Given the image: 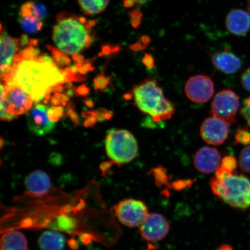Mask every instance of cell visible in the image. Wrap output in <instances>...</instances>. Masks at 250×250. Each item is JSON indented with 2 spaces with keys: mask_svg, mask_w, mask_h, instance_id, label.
Masks as SVG:
<instances>
[{
  "mask_svg": "<svg viewBox=\"0 0 250 250\" xmlns=\"http://www.w3.org/2000/svg\"><path fill=\"white\" fill-rule=\"evenodd\" d=\"M65 83L68 81L64 69H59L49 56L24 59L20 52L11 73L1 83L20 87L34 102H39L49 99L52 89Z\"/></svg>",
  "mask_w": 250,
  "mask_h": 250,
  "instance_id": "cell-1",
  "label": "cell"
},
{
  "mask_svg": "<svg viewBox=\"0 0 250 250\" xmlns=\"http://www.w3.org/2000/svg\"><path fill=\"white\" fill-rule=\"evenodd\" d=\"M96 24V20L87 21L68 12H59L53 28V41L59 51L65 54H78L92 45L91 29Z\"/></svg>",
  "mask_w": 250,
  "mask_h": 250,
  "instance_id": "cell-2",
  "label": "cell"
},
{
  "mask_svg": "<svg viewBox=\"0 0 250 250\" xmlns=\"http://www.w3.org/2000/svg\"><path fill=\"white\" fill-rule=\"evenodd\" d=\"M132 93L137 108L156 123L169 120L174 114L173 103L166 99L154 78H146L134 87Z\"/></svg>",
  "mask_w": 250,
  "mask_h": 250,
  "instance_id": "cell-3",
  "label": "cell"
},
{
  "mask_svg": "<svg viewBox=\"0 0 250 250\" xmlns=\"http://www.w3.org/2000/svg\"><path fill=\"white\" fill-rule=\"evenodd\" d=\"M212 192L233 208H250V180L243 174L217 170L210 180Z\"/></svg>",
  "mask_w": 250,
  "mask_h": 250,
  "instance_id": "cell-4",
  "label": "cell"
},
{
  "mask_svg": "<svg viewBox=\"0 0 250 250\" xmlns=\"http://www.w3.org/2000/svg\"><path fill=\"white\" fill-rule=\"evenodd\" d=\"M107 155L115 164L129 163L136 157L139 151L137 140L129 131L111 130L105 140Z\"/></svg>",
  "mask_w": 250,
  "mask_h": 250,
  "instance_id": "cell-5",
  "label": "cell"
},
{
  "mask_svg": "<svg viewBox=\"0 0 250 250\" xmlns=\"http://www.w3.org/2000/svg\"><path fill=\"white\" fill-rule=\"evenodd\" d=\"M33 99L21 87L11 85L1 86V120L11 121L27 113L33 107Z\"/></svg>",
  "mask_w": 250,
  "mask_h": 250,
  "instance_id": "cell-6",
  "label": "cell"
},
{
  "mask_svg": "<svg viewBox=\"0 0 250 250\" xmlns=\"http://www.w3.org/2000/svg\"><path fill=\"white\" fill-rule=\"evenodd\" d=\"M112 211L119 221L128 227H139L149 214L145 203L134 199L120 201Z\"/></svg>",
  "mask_w": 250,
  "mask_h": 250,
  "instance_id": "cell-7",
  "label": "cell"
},
{
  "mask_svg": "<svg viewBox=\"0 0 250 250\" xmlns=\"http://www.w3.org/2000/svg\"><path fill=\"white\" fill-rule=\"evenodd\" d=\"M240 107L239 96L232 90H221L214 97L210 113L229 124L235 123L236 115Z\"/></svg>",
  "mask_w": 250,
  "mask_h": 250,
  "instance_id": "cell-8",
  "label": "cell"
},
{
  "mask_svg": "<svg viewBox=\"0 0 250 250\" xmlns=\"http://www.w3.org/2000/svg\"><path fill=\"white\" fill-rule=\"evenodd\" d=\"M187 98L190 101L202 104L210 101L214 93V83L205 75H197L189 78L185 86Z\"/></svg>",
  "mask_w": 250,
  "mask_h": 250,
  "instance_id": "cell-9",
  "label": "cell"
},
{
  "mask_svg": "<svg viewBox=\"0 0 250 250\" xmlns=\"http://www.w3.org/2000/svg\"><path fill=\"white\" fill-rule=\"evenodd\" d=\"M139 228L141 236L149 242L161 241L170 230L168 222L159 213H149Z\"/></svg>",
  "mask_w": 250,
  "mask_h": 250,
  "instance_id": "cell-10",
  "label": "cell"
},
{
  "mask_svg": "<svg viewBox=\"0 0 250 250\" xmlns=\"http://www.w3.org/2000/svg\"><path fill=\"white\" fill-rule=\"evenodd\" d=\"M229 124L220 118L209 117L203 121L201 127V136L209 145H223L229 135Z\"/></svg>",
  "mask_w": 250,
  "mask_h": 250,
  "instance_id": "cell-11",
  "label": "cell"
},
{
  "mask_svg": "<svg viewBox=\"0 0 250 250\" xmlns=\"http://www.w3.org/2000/svg\"><path fill=\"white\" fill-rule=\"evenodd\" d=\"M48 111L47 106L37 104L27 112L28 127L31 133L37 136H43L54 129L55 123L50 120Z\"/></svg>",
  "mask_w": 250,
  "mask_h": 250,
  "instance_id": "cell-12",
  "label": "cell"
},
{
  "mask_svg": "<svg viewBox=\"0 0 250 250\" xmlns=\"http://www.w3.org/2000/svg\"><path fill=\"white\" fill-rule=\"evenodd\" d=\"M0 47L1 78V81H3L11 73L15 58L21 51L20 39L9 36L6 31H3L1 29Z\"/></svg>",
  "mask_w": 250,
  "mask_h": 250,
  "instance_id": "cell-13",
  "label": "cell"
},
{
  "mask_svg": "<svg viewBox=\"0 0 250 250\" xmlns=\"http://www.w3.org/2000/svg\"><path fill=\"white\" fill-rule=\"evenodd\" d=\"M27 194L34 198H45L53 191L51 179L45 172L37 170L26 177L24 181Z\"/></svg>",
  "mask_w": 250,
  "mask_h": 250,
  "instance_id": "cell-14",
  "label": "cell"
},
{
  "mask_svg": "<svg viewBox=\"0 0 250 250\" xmlns=\"http://www.w3.org/2000/svg\"><path fill=\"white\" fill-rule=\"evenodd\" d=\"M220 152L214 148L203 146L196 153L193 164L197 170L205 174L215 173L221 164Z\"/></svg>",
  "mask_w": 250,
  "mask_h": 250,
  "instance_id": "cell-15",
  "label": "cell"
},
{
  "mask_svg": "<svg viewBox=\"0 0 250 250\" xmlns=\"http://www.w3.org/2000/svg\"><path fill=\"white\" fill-rule=\"evenodd\" d=\"M211 58L215 67L226 74L237 73L243 65L238 56L227 50L214 52Z\"/></svg>",
  "mask_w": 250,
  "mask_h": 250,
  "instance_id": "cell-16",
  "label": "cell"
},
{
  "mask_svg": "<svg viewBox=\"0 0 250 250\" xmlns=\"http://www.w3.org/2000/svg\"><path fill=\"white\" fill-rule=\"evenodd\" d=\"M226 23L228 30L233 35L245 36L250 29V15L243 9H233L228 14Z\"/></svg>",
  "mask_w": 250,
  "mask_h": 250,
  "instance_id": "cell-17",
  "label": "cell"
},
{
  "mask_svg": "<svg viewBox=\"0 0 250 250\" xmlns=\"http://www.w3.org/2000/svg\"><path fill=\"white\" fill-rule=\"evenodd\" d=\"M1 250H28L26 237L18 230H11L2 234L0 242Z\"/></svg>",
  "mask_w": 250,
  "mask_h": 250,
  "instance_id": "cell-18",
  "label": "cell"
},
{
  "mask_svg": "<svg viewBox=\"0 0 250 250\" xmlns=\"http://www.w3.org/2000/svg\"><path fill=\"white\" fill-rule=\"evenodd\" d=\"M38 243L42 250H62L65 246V239L60 233L48 230L41 234Z\"/></svg>",
  "mask_w": 250,
  "mask_h": 250,
  "instance_id": "cell-19",
  "label": "cell"
},
{
  "mask_svg": "<svg viewBox=\"0 0 250 250\" xmlns=\"http://www.w3.org/2000/svg\"><path fill=\"white\" fill-rule=\"evenodd\" d=\"M78 1L84 14L93 15L104 11L109 0H78Z\"/></svg>",
  "mask_w": 250,
  "mask_h": 250,
  "instance_id": "cell-20",
  "label": "cell"
},
{
  "mask_svg": "<svg viewBox=\"0 0 250 250\" xmlns=\"http://www.w3.org/2000/svg\"><path fill=\"white\" fill-rule=\"evenodd\" d=\"M49 226L54 229L71 232L77 229V222L67 215L61 214L56 217Z\"/></svg>",
  "mask_w": 250,
  "mask_h": 250,
  "instance_id": "cell-21",
  "label": "cell"
},
{
  "mask_svg": "<svg viewBox=\"0 0 250 250\" xmlns=\"http://www.w3.org/2000/svg\"><path fill=\"white\" fill-rule=\"evenodd\" d=\"M20 23L24 31L29 33H34L42 29V21L36 17H20Z\"/></svg>",
  "mask_w": 250,
  "mask_h": 250,
  "instance_id": "cell-22",
  "label": "cell"
},
{
  "mask_svg": "<svg viewBox=\"0 0 250 250\" xmlns=\"http://www.w3.org/2000/svg\"><path fill=\"white\" fill-rule=\"evenodd\" d=\"M47 48L51 51L56 64L61 67L68 66L70 65L71 59L64 53L59 51L58 48L52 46L47 45Z\"/></svg>",
  "mask_w": 250,
  "mask_h": 250,
  "instance_id": "cell-23",
  "label": "cell"
},
{
  "mask_svg": "<svg viewBox=\"0 0 250 250\" xmlns=\"http://www.w3.org/2000/svg\"><path fill=\"white\" fill-rule=\"evenodd\" d=\"M237 165V161L235 158L230 155L226 156L222 159L220 167L218 170L228 173H235Z\"/></svg>",
  "mask_w": 250,
  "mask_h": 250,
  "instance_id": "cell-24",
  "label": "cell"
},
{
  "mask_svg": "<svg viewBox=\"0 0 250 250\" xmlns=\"http://www.w3.org/2000/svg\"><path fill=\"white\" fill-rule=\"evenodd\" d=\"M239 165L243 171L250 173V146H247L240 153Z\"/></svg>",
  "mask_w": 250,
  "mask_h": 250,
  "instance_id": "cell-25",
  "label": "cell"
},
{
  "mask_svg": "<svg viewBox=\"0 0 250 250\" xmlns=\"http://www.w3.org/2000/svg\"><path fill=\"white\" fill-rule=\"evenodd\" d=\"M152 173L158 186H163L168 183L167 171L165 168L157 167L153 168Z\"/></svg>",
  "mask_w": 250,
  "mask_h": 250,
  "instance_id": "cell-26",
  "label": "cell"
},
{
  "mask_svg": "<svg viewBox=\"0 0 250 250\" xmlns=\"http://www.w3.org/2000/svg\"><path fill=\"white\" fill-rule=\"evenodd\" d=\"M234 141L236 144L250 146V132L248 130L239 128L234 136Z\"/></svg>",
  "mask_w": 250,
  "mask_h": 250,
  "instance_id": "cell-27",
  "label": "cell"
},
{
  "mask_svg": "<svg viewBox=\"0 0 250 250\" xmlns=\"http://www.w3.org/2000/svg\"><path fill=\"white\" fill-rule=\"evenodd\" d=\"M130 23L133 27L138 28L142 22L143 15L139 9H135L129 12Z\"/></svg>",
  "mask_w": 250,
  "mask_h": 250,
  "instance_id": "cell-28",
  "label": "cell"
},
{
  "mask_svg": "<svg viewBox=\"0 0 250 250\" xmlns=\"http://www.w3.org/2000/svg\"><path fill=\"white\" fill-rule=\"evenodd\" d=\"M62 113H63V108L62 107L55 106V107L49 108V117L53 123H55V122L59 121L62 116Z\"/></svg>",
  "mask_w": 250,
  "mask_h": 250,
  "instance_id": "cell-29",
  "label": "cell"
},
{
  "mask_svg": "<svg viewBox=\"0 0 250 250\" xmlns=\"http://www.w3.org/2000/svg\"><path fill=\"white\" fill-rule=\"evenodd\" d=\"M33 13L34 17L43 20L46 15V9L44 5L40 3L33 2Z\"/></svg>",
  "mask_w": 250,
  "mask_h": 250,
  "instance_id": "cell-30",
  "label": "cell"
},
{
  "mask_svg": "<svg viewBox=\"0 0 250 250\" xmlns=\"http://www.w3.org/2000/svg\"><path fill=\"white\" fill-rule=\"evenodd\" d=\"M109 78L106 77L104 75H99L94 81L96 89L102 90L106 88L109 83Z\"/></svg>",
  "mask_w": 250,
  "mask_h": 250,
  "instance_id": "cell-31",
  "label": "cell"
},
{
  "mask_svg": "<svg viewBox=\"0 0 250 250\" xmlns=\"http://www.w3.org/2000/svg\"><path fill=\"white\" fill-rule=\"evenodd\" d=\"M241 83L244 88L250 92V67L242 74Z\"/></svg>",
  "mask_w": 250,
  "mask_h": 250,
  "instance_id": "cell-32",
  "label": "cell"
},
{
  "mask_svg": "<svg viewBox=\"0 0 250 250\" xmlns=\"http://www.w3.org/2000/svg\"><path fill=\"white\" fill-rule=\"evenodd\" d=\"M241 114L250 127V97L246 100L241 110Z\"/></svg>",
  "mask_w": 250,
  "mask_h": 250,
  "instance_id": "cell-33",
  "label": "cell"
},
{
  "mask_svg": "<svg viewBox=\"0 0 250 250\" xmlns=\"http://www.w3.org/2000/svg\"><path fill=\"white\" fill-rule=\"evenodd\" d=\"M143 63L146 67L151 69L155 66V59L151 55L146 53L143 58Z\"/></svg>",
  "mask_w": 250,
  "mask_h": 250,
  "instance_id": "cell-34",
  "label": "cell"
},
{
  "mask_svg": "<svg viewBox=\"0 0 250 250\" xmlns=\"http://www.w3.org/2000/svg\"><path fill=\"white\" fill-rule=\"evenodd\" d=\"M146 48V46L144 45L143 43L141 42H136L135 43H133V44L129 46V48L131 50H132L133 51L135 52L143 51V50L145 49Z\"/></svg>",
  "mask_w": 250,
  "mask_h": 250,
  "instance_id": "cell-35",
  "label": "cell"
},
{
  "mask_svg": "<svg viewBox=\"0 0 250 250\" xmlns=\"http://www.w3.org/2000/svg\"><path fill=\"white\" fill-rule=\"evenodd\" d=\"M89 93L88 87H87L85 85H81L77 90V93L78 96H85Z\"/></svg>",
  "mask_w": 250,
  "mask_h": 250,
  "instance_id": "cell-36",
  "label": "cell"
},
{
  "mask_svg": "<svg viewBox=\"0 0 250 250\" xmlns=\"http://www.w3.org/2000/svg\"><path fill=\"white\" fill-rule=\"evenodd\" d=\"M73 59L76 63L81 64L83 63L84 62V58L83 56L79 55V54L73 56Z\"/></svg>",
  "mask_w": 250,
  "mask_h": 250,
  "instance_id": "cell-37",
  "label": "cell"
},
{
  "mask_svg": "<svg viewBox=\"0 0 250 250\" xmlns=\"http://www.w3.org/2000/svg\"><path fill=\"white\" fill-rule=\"evenodd\" d=\"M136 2V0H124L125 7L127 8L133 7Z\"/></svg>",
  "mask_w": 250,
  "mask_h": 250,
  "instance_id": "cell-38",
  "label": "cell"
},
{
  "mask_svg": "<svg viewBox=\"0 0 250 250\" xmlns=\"http://www.w3.org/2000/svg\"><path fill=\"white\" fill-rule=\"evenodd\" d=\"M141 41H142V42L146 46H148V45L149 44L150 42H151V39H150L149 37L148 36L146 35H144L142 37H141Z\"/></svg>",
  "mask_w": 250,
  "mask_h": 250,
  "instance_id": "cell-39",
  "label": "cell"
},
{
  "mask_svg": "<svg viewBox=\"0 0 250 250\" xmlns=\"http://www.w3.org/2000/svg\"><path fill=\"white\" fill-rule=\"evenodd\" d=\"M217 250H233L232 247L228 245L221 246Z\"/></svg>",
  "mask_w": 250,
  "mask_h": 250,
  "instance_id": "cell-40",
  "label": "cell"
},
{
  "mask_svg": "<svg viewBox=\"0 0 250 250\" xmlns=\"http://www.w3.org/2000/svg\"><path fill=\"white\" fill-rule=\"evenodd\" d=\"M151 1H152V0H136V2L140 5L145 4L146 3H148Z\"/></svg>",
  "mask_w": 250,
  "mask_h": 250,
  "instance_id": "cell-41",
  "label": "cell"
},
{
  "mask_svg": "<svg viewBox=\"0 0 250 250\" xmlns=\"http://www.w3.org/2000/svg\"><path fill=\"white\" fill-rule=\"evenodd\" d=\"M248 8L249 13L250 15V0H248Z\"/></svg>",
  "mask_w": 250,
  "mask_h": 250,
  "instance_id": "cell-42",
  "label": "cell"
},
{
  "mask_svg": "<svg viewBox=\"0 0 250 250\" xmlns=\"http://www.w3.org/2000/svg\"><path fill=\"white\" fill-rule=\"evenodd\" d=\"M152 248H149L148 250H152Z\"/></svg>",
  "mask_w": 250,
  "mask_h": 250,
  "instance_id": "cell-43",
  "label": "cell"
}]
</instances>
